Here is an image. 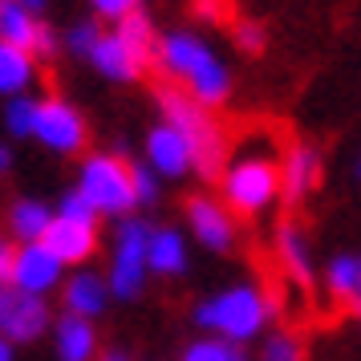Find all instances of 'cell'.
<instances>
[{
	"label": "cell",
	"instance_id": "cell-1",
	"mask_svg": "<svg viewBox=\"0 0 361 361\" xmlns=\"http://www.w3.org/2000/svg\"><path fill=\"white\" fill-rule=\"evenodd\" d=\"M219 191L231 215H252L268 212L280 199V150L272 142V130H252L228 159L219 175Z\"/></svg>",
	"mask_w": 361,
	"mask_h": 361
},
{
	"label": "cell",
	"instance_id": "cell-2",
	"mask_svg": "<svg viewBox=\"0 0 361 361\" xmlns=\"http://www.w3.org/2000/svg\"><path fill=\"white\" fill-rule=\"evenodd\" d=\"M154 66L163 73V82H179V90H187L195 102H203L207 110L224 106L231 98V73L228 66L215 57V49L203 37L175 29V33L159 37L154 49Z\"/></svg>",
	"mask_w": 361,
	"mask_h": 361
},
{
	"label": "cell",
	"instance_id": "cell-3",
	"mask_svg": "<svg viewBox=\"0 0 361 361\" xmlns=\"http://www.w3.org/2000/svg\"><path fill=\"white\" fill-rule=\"evenodd\" d=\"M154 102H159V114H163L166 126H175L183 134V142L191 150V163H195V175H203V179L224 175V166H228V134L219 126V118L203 102L191 98L187 90H179L175 82L159 85Z\"/></svg>",
	"mask_w": 361,
	"mask_h": 361
},
{
	"label": "cell",
	"instance_id": "cell-4",
	"mask_svg": "<svg viewBox=\"0 0 361 361\" xmlns=\"http://www.w3.org/2000/svg\"><path fill=\"white\" fill-rule=\"evenodd\" d=\"M272 317V296L256 288V284H235V288H224V293L207 296L195 309V321L212 337H224L231 345L256 341Z\"/></svg>",
	"mask_w": 361,
	"mask_h": 361
},
{
	"label": "cell",
	"instance_id": "cell-5",
	"mask_svg": "<svg viewBox=\"0 0 361 361\" xmlns=\"http://www.w3.org/2000/svg\"><path fill=\"white\" fill-rule=\"evenodd\" d=\"M78 191L98 215H130L138 207L134 163H126L122 154H90L78 175Z\"/></svg>",
	"mask_w": 361,
	"mask_h": 361
},
{
	"label": "cell",
	"instance_id": "cell-6",
	"mask_svg": "<svg viewBox=\"0 0 361 361\" xmlns=\"http://www.w3.org/2000/svg\"><path fill=\"white\" fill-rule=\"evenodd\" d=\"M147 247H150V228L142 219L126 215L118 224V235H114V260H110V296L118 300H134L147 284Z\"/></svg>",
	"mask_w": 361,
	"mask_h": 361
},
{
	"label": "cell",
	"instance_id": "cell-7",
	"mask_svg": "<svg viewBox=\"0 0 361 361\" xmlns=\"http://www.w3.org/2000/svg\"><path fill=\"white\" fill-rule=\"evenodd\" d=\"M33 138L41 147H49L53 154H78L85 150L90 142V126H85V118L78 114V106H69L66 98H45L41 102V110H37V130Z\"/></svg>",
	"mask_w": 361,
	"mask_h": 361
},
{
	"label": "cell",
	"instance_id": "cell-8",
	"mask_svg": "<svg viewBox=\"0 0 361 361\" xmlns=\"http://www.w3.org/2000/svg\"><path fill=\"white\" fill-rule=\"evenodd\" d=\"M45 329H49V305H45V296L25 293L17 284H4L0 288V333L8 341L29 345Z\"/></svg>",
	"mask_w": 361,
	"mask_h": 361
},
{
	"label": "cell",
	"instance_id": "cell-9",
	"mask_svg": "<svg viewBox=\"0 0 361 361\" xmlns=\"http://www.w3.org/2000/svg\"><path fill=\"white\" fill-rule=\"evenodd\" d=\"M8 284H17V288L37 293V296H49L57 284H66V264H61V256L45 240L20 244L17 256H13V276H8Z\"/></svg>",
	"mask_w": 361,
	"mask_h": 361
},
{
	"label": "cell",
	"instance_id": "cell-10",
	"mask_svg": "<svg viewBox=\"0 0 361 361\" xmlns=\"http://www.w3.org/2000/svg\"><path fill=\"white\" fill-rule=\"evenodd\" d=\"M187 224H191L199 244L212 252H231V244H235V215L224 199L191 195L187 199Z\"/></svg>",
	"mask_w": 361,
	"mask_h": 361
},
{
	"label": "cell",
	"instance_id": "cell-11",
	"mask_svg": "<svg viewBox=\"0 0 361 361\" xmlns=\"http://www.w3.org/2000/svg\"><path fill=\"white\" fill-rule=\"evenodd\" d=\"M321 183V154L309 142H293L280 154V199L288 207H300L312 195V187Z\"/></svg>",
	"mask_w": 361,
	"mask_h": 361
},
{
	"label": "cell",
	"instance_id": "cell-12",
	"mask_svg": "<svg viewBox=\"0 0 361 361\" xmlns=\"http://www.w3.org/2000/svg\"><path fill=\"white\" fill-rule=\"evenodd\" d=\"M147 166L154 175H163V179H183L187 171H195L191 150H187L183 134L175 130V126L159 122V126L147 134Z\"/></svg>",
	"mask_w": 361,
	"mask_h": 361
},
{
	"label": "cell",
	"instance_id": "cell-13",
	"mask_svg": "<svg viewBox=\"0 0 361 361\" xmlns=\"http://www.w3.org/2000/svg\"><path fill=\"white\" fill-rule=\"evenodd\" d=\"M45 244L61 256V264H85L98 252V224H85V219H66V215H53L49 231H45Z\"/></svg>",
	"mask_w": 361,
	"mask_h": 361
},
{
	"label": "cell",
	"instance_id": "cell-14",
	"mask_svg": "<svg viewBox=\"0 0 361 361\" xmlns=\"http://www.w3.org/2000/svg\"><path fill=\"white\" fill-rule=\"evenodd\" d=\"M276 260H280V272L293 280L296 288H312V252H309V235L300 224L284 219L276 228Z\"/></svg>",
	"mask_w": 361,
	"mask_h": 361
},
{
	"label": "cell",
	"instance_id": "cell-15",
	"mask_svg": "<svg viewBox=\"0 0 361 361\" xmlns=\"http://www.w3.org/2000/svg\"><path fill=\"white\" fill-rule=\"evenodd\" d=\"M90 66L98 69L102 78H110V82H138V78L147 73V66L122 45V37H118L114 29L102 33V41L94 45V53H90Z\"/></svg>",
	"mask_w": 361,
	"mask_h": 361
},
{
	"label": "cell",
	"instance_id": "cell-16",
	"mask_svg": "<svg viewBox=\"0 0 361 361\" xmlns=\"http://www.w3.org/2000/svg\"><path fill=\"white\" fill-rule=\"evenodd\" d=\"M53 341H57V361H98V333L90 317L66 312L53 325Z\"/></svg>",
	"mask_w": 361,
	"mask_h": 361
},
{
	"label": "cell",
	"instance_id": "cell-17",
	"mask_svg": "<svg viewBox=\"0 0 361 361\" xmlns=\"http://www.w3.org/2000/svg\"><path fill=\"white\" fill-rule=\"evenodd\" d=\"M61 296H66V312H78V317H90V321H94V317L106 309V300H110V284H106V276H98V272L78 268L73 276H66Z\"/></svg>",
	"mask_w": 361,
	"mask_h": 361
},
{
	"label": "cell",
	"instance_id": "cell-18",
	"mask_svg": "<svg viewBox=\"0 0 361 361\" xmlns=\"http://www.w3.org/2000/svg\"><path fill=\"white\" fill-rule=\"evenodd\" d=\"M147 264L159 276H183L187 272V240L175 228H150Z\"/></svg>",
	"mask_w": 361,
	"mask_h": 361
},
{
	"label": "cell",
	"instance_id": "cell-19",
	"mask_svg": "<svg viewBox=\"0 0 361 361\" xmlns=\"http://www.w3.org/2000/svg\"><path fill=\"white\" fill-rule=\"evenodd\" d=\"M33 82H37V57L29 49H20V45L0 41V94L4 98L29 94Z\"/></svg>",
	"mask_w": 361,
	"mask_h": 361
},
{
	"label": "cell",
	"instance_id": "cell-20",
	"mask_svg": "<svg viewBox=\"0 0 361 361\" xmlns=\"http://www.w3.org/2000/svg\"><path fill=\"white\" fill-rule=\"evenodd\" d=\"M53 215L41 199H17L13 207H8V235L20 240V244H37V240H45V231H49Z\"/></svg>",
	"mask_w": 361,
	"mask_h": 361
},
{
	"label": "cell",
	"instance_id": "cell-21",
	"mask_svg": "<svg viewBox=\"0 0 361 361\" xmlns=\"http://www.w3.org/2000/svg\"><path fill=\"white\" fill-rule=\"evenodd\" d=\"M114 33L122 37V45L142 61V66H154V49H159V33H154V25H150V17L142 13V8H134L130 17H122L114 25Z\"/></svg>",
	"mask_w": 361,
	"mask_h": 361
},
{
	"label": "cell",
	"instance_id": "cell-22",
	"mask_svg": "<svg viewBox=\"0 0 361 361\" xmlns=\"http://www.w3.org/2000/svg\"><path fill=\"white\" fill-rule=\"evenodd\" d=\"M37 29H41V20L20 0H0V41L20 45V49H33Z\"/></svg>",
	"mask_w": 361,
	"mask_h": 361
},
{
	"label": "cell",
	"instance_id": "cell-23",
	"mask_svg": "<svg viewBox=\"0 0 361 361\" xmlns=\"http://www.w3.org/2000/svg\"><path fill=\"white\" fill-rule=\"evenodd\" d=\"M325 284H329V293L337 296V300H345L349 309H353V305H361V252L337 256V260L329 264Z\"/></svg>",
	"mask_w": 361,
	"mask_h": 361
},
{
	"label": "cell",
	"instance_id": "cell-24",
	"mask_svg": "<svg viewBox=\"0 0 361 361\" xmlns=\"http://www.w3.org/2000/svg\"><path fill=\"white\" fill-rule=\"evenodd\" d=\"M37 110H41V102L29 98V94L8 98V106H4V126H8V134H13V138H33Z\"/></svg>",
	"mask_w": 361,
	"mask_h": 361
},
{
	"label": "cell",
	"instance_id": "cell-25",
	"mask_svg": "<svg viewBox=\"0 0 361 361\" xmlns=\"http://www.w3.org/2000/svg\"><path fill=\"white\" fill-rule=\"evenodd\" d=\"M179 361H247V353L244 345H231L224 337H203V341L187 345Z\"/></svg>",
	"mask_w": 361,
	"mask_h": 361
},
{
	"label": "cell",
	"instance_id": "cell-26",
	"mask_svg": "<svg viewBox=\"0 0 361 361\" xmlns=\"http://www.w3.org/2000/svg\"><path fill=\"white\" fill-rule=\"evenodd\" d=\"M260 361H309V353H305L296 333H272L260 345Z\"/></svg>",
	"mask_w": 361,
	"mask_h": 361
},
{
	"label": "cell",
	"instance_id": "cell-27",
	"mask_svg": "<svg viewBox=\"0 0 361 361\" xmlns=\"http://www.w3.org/2000/svg\"><path fill=\"white\" fill-rule=\"evenodd\" d=\"M102 33H106V29H102L98 20H78V25L66 33V53H73V57H85V61H90V53H94V45L102 41Z\"/></svg>",
	"mask_w": 361,
	"mask_h": 361
},
{
	"label": "cell",
	"instance_id": "cell-28",
	"mask_svg": "<svg viewBox=\"0 0 361 361\" xmlns=\"http://www.w3.org/2000/svg\"><path fill=\"white\" fill-rule=\"evenodd\" d=\"M231 37H235V45L244 53H264V45H268V33H264V25H256V20H240L231 29Z\"/></svg>",
	"mask_w": 361,
	"mask_h": 361
},
{
	"label": "cell",
	"instance_id": "cell-29",
	"mask_svg": "<svg viewBox=\"0 0 361 361\" xmlns=\"http://www.w3.org/2000/svg\"><path fill=\"white\" fill-rule=\"evenodd\" d=\"M57 215H66V219H85V224H98V219H102V215L90 207V199H85L82 191H69V195H61Z\"/></svg>",
	"mask_w": 361,
	"mask_h": 361
},
{
	"label": "cell",
	"instance_id": "cell-30",
	"mask_svg": "<svg viewBox=\"0 0 361 361\" xmlns=\"http://www.w3.org/2000/svg\"><path fill=\"white\" fill-rule=\"evenodd\" d=\"M134 195H138V207H150L159 199V175L150 166H138L134 163Z\"/></svg>",
	"mask_w": 361,
	"mask_h": 361
},
{
	"label": "cell",
	"instance_id": "cell-31",
	"mask_svg": "<svg viewBox=\"0 0 361 361\" xmlns=\"http://www.w3.org/2000/svg\"><path fill=\"white\" fill-rule=\"evenodd\" d=\"M61 49H66V41H61V37L53 33L49 25H41V29H37V41H33V49H29V53H33L37 61H53V57H57Z\"/></svg>",
	"mask_w": 361,
	"mask_h": 361
},
{
	"label": "cell",
	"instance_id": "cell-32",
	"mask_svg": "<svg viewBox=\"0 0 361 361\" xmlns=\"http://www.w3.org/2000/svg\"><path fill=\"white\" fill-rule=\"evenodd\" d=\"M90 8H94V17L98 20H122V17H130L134 8H138V0H90Z\"/></svg>",
	"mask_w": 361,
	"mask_h": 361
},
{
	"label": "cell",
	"instance_id": "cell-33",
	"mask_svg": "<svg viewBox=\"0 0 361 361\" xmlns=\"http://www.w3.org/2000/svg\"><path fill=\"white\" fill-rule=\"evenodd\" d=\"M13 256H17L13 240H8V235H0V288L8 284V276H13Z\"/></svg>",
	"mask_w": 361,
	"mask_h": 361
},
{
	"label": "cell",
	"instance_id": "cell-34",
	"mask_svg": "<svg viewBox=\"0 0 361 361\" xmlns=\"http://www.w3.org/2000/svg\"><path fill=\"white\" fill-rule=\"evenodd\" d=\"M8 171H13V150L0 142V175H8Z\"/></svg>",
	"mask_w": 361,
	"mask_h": 361
},
{
	"label": "cell",
	"instance_id": "cell-35",
	"mask_svg": "<svg viewBox=\"0 0 361 361\" xmlns=\"http://www.w3.org/2000/svg\"><path fill=\"white\" fill-rule=\"evenodd\" d=\"M98 361H130V353L126 349H106V353H98Z\"/></svg>",
	"mask_w": 361,
	"mask_h": 361
},
{
	"label": "cell",
	"instance_id": "cell-36",
	"mask_svg": "<svg viewBox=\"0 0 361 361\" xmlns=\"http://www.w3.org/2000/svg\"><path fill=\"white\" fill-rule=\"evenodd\" d=\"M20 4H25V8H29V13H33V17H41V13H45V8H49V0H20Z\"/></svg>",
	"mask_w": 361,
	"mask_h": 361
},
{
	"label": "cell",
	"instance_id": "cell-37",
	"mask_svg": "<svg viewBox=\"0 0 361 361\" xmlns=\"http://www.w3.org/2000/svg\"><path fill=\"white\" fill-rule=\"evenodd\" d=\"M0 361H13V341L0 333Z\"/></svg>",
	"mask_w": 361,
	"mask_h": 361
},
{
	"label": "cell",
	"instance_id": "cell-38",
	"mask_svg": "<svg viewBox=\"0 0 361 361\" xmlns=\"http://www.w3.org/2000/svg\"><path fill=\"white\" fill-rule=\"evenodd\" d=\"M219 4H224V0H199V13H212V17H215V13H219Z\"/></svg>",
	"mask_w": 361,
	"mask_h": 361
},
{
	"label": "cell",
	"instance_id": "cell-39",
	"mask_svg": "<svg viewBox=\"0 0 361 361\" xmlns=\"http://www.w3.org/2000/svg\"><path fill=\"white\" fill-rule=\"evenodd\" d=\"M353 312H357V321H361V305H353Z\"/></svg>",
	"mask_w": 361,
	"mask_h": 361
},
{
	"label": "cell",
	"instance_id": "cell-40",
	"mask_svg": "<svg viewBox=\"0 0 361 361\" xmlns=\"http://www.w3.org/2000/svg\"><path fill=\"white\" fill-rule=\"evenodd\" d=\"M357 179H361V159H357Z\"/></svg>",
	"mask_w": 361,
	"mask_h": 361
}]
</instances>
